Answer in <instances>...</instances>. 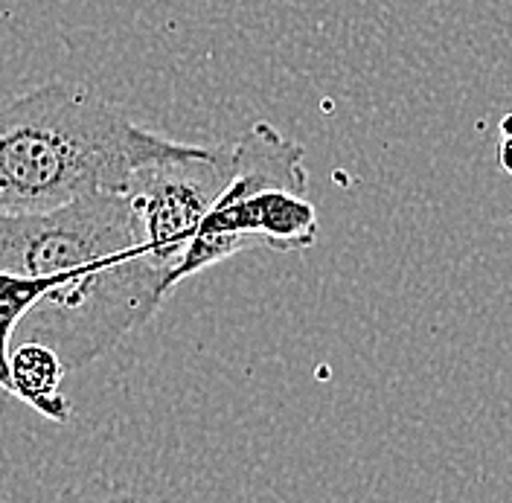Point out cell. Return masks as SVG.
<instances>
[{
	"mask_svg": "<svg viewBox=\"0 0 512 503\" xmlns=\"http://www.w3.org/2000/svg\"><path fill=\"white\" fill-rule=\"evenodd\" d=\"M0 271L59 280L21 320L15 344L50 346L70 373L149 323L172 294L146 256L126 192L47 213H0Z\"/></svg>",
	"mask_w": 512,
	"mask_h": 503,
	"instance_id": "cell-1",
	"label": "cell"
},
{
	"mask_svg": "<svg viewBox=\"0 0 512 503\" xmlns=\"http://www.w3.org/2000/svg\"><path fill=\"white\" fill-rule=\"evenodd\" d=\"M233 175L201 219L172 285L251 248L309 251L318 242V210L306 198V149L271 123H254L233 146Z\"/></svg>",
	"mask_w": 512,
	"mask_h": 503,
	"instance_id": "cell-3",
	"label": "cell"
},
{
	"mask_svg": "<svg viewBox=\"0 0 512 503\" xmlns=\"http://www.w3.org/2000/svg\"><path fill=\"white\" fill-rule=\"evenodd\" d=\"M192 146L131 123L88 85H38L0 102V213H47L126 192L140 166Z\"/></svg>",
	"mask_w": 512,
	"mask_h": 503,
	"instance_id": "cell-2",
	"label": "cell"
},
{
	"mask_svg": "<svg viewBox=\"0 0 512 503\" xmlns=\"http://www.w3.org/2000/svg\"><path fill=\"white\" fill-rule=\"evenodd\" d=\"M56 503H166L163 498L146 495V492H134L128 486H117L108 480H91L82 486L67 489Z\"/></svg>",
	"mask_w": 512,
	"mask_h": 503,
	"instance_id": "cell-7",
	"label": "cell"
},
{
	"mask_svg": "<svg viewBox=\"0 0 512 503\" xmlns=\"http://www.w3.org/2000/svg\"><path fill=\"white\" fill-rule=\"evenodd\" d=\"M498 163H501V169L512 178V134H501V143H498Z\"/></svg>",
	"mask_w": 512,
	"mask_h": 503,
	"instance_id": "cell-8",
	"label": "cell"
},
{
	"mask_svg": "<svg viewBox=\"0 0 512 503\" xmlns=\"http://www.w3.org/2000/svg\"><path fill=\"white\" fill-rule=\"evenodd\" d=\"M230 175V146H192L187 155L146 163L131 175L126 195L140 224L143 248L149 262L169 274V283Z\"/></svg>",
	"mask_w": 512,
	"mask_h": 503,
	"instance_id": "cell-4",
	"label": "cell"
},
{
	"mask_svg": "<svg viewBox=\"0 0 512 503\" xmlns=\"http://www.w3.org/2000/svg\"><path fill=\"white\" fill-rule=\"evenodd\" d=\"M59 280H30V277H15L0 271V390L12 396V381H9V352L15 332L21 320L35 309V303L56 288Z\"/></svg>",
	"mask_w": 512,
	"mask_h": 503,
	"instance_id": "cell-6",
	"label": "cell"
},
{
	"mask_svg": "<svg viewBox=\"0 0 512 503\" xmlns=\"http://www.w3.org/2000/svg\"><path fill=\"white\" fill-rule=\"evenodd\" d=\"M70 370L64 361L44 344H12L9 352V381L12 396L30 405L35 413L53 422H70L73 405L62 393V381Z\"/></svg>",
	"mask_w": 512,
	"mask_h": 503,
	"instance_id": "cell-5",
	"label": "cell"
}]
</instances>
